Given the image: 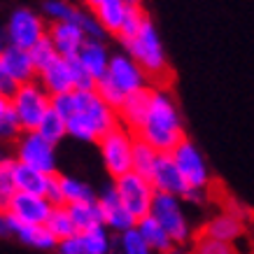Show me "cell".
I'll use <instances>...</instances> for the list:
<instances>
[{"mask_svg": "<svg viewBox=\"0 0 254 254\" xmlns=\"http://www.w3.org/2000/svg\"><path fill=\"white\" fill-rule=\"evenodd\" d=\"M135 138L154 147L159 154H173V149L187 138L180 108L166 86H152L149 110Z\"/></svg>", "mask_w": 254, "mask_h": 254, "instance_id": "cell-1", "label": "cell"}, {"mask_svg": "<svg viewBox=\"0 0 254 254\" xmlns=\"http://www.w3.org/2000/svg\"><path fill=\"white\" fill-rule=\"evenodd\" d=\"M72 115L65 119L70 138L79 142H98L105 133L119 126V115L93 91H72Z\"/></svg>", "mask_w": 254, "mask_h": 254, "instance_id": "cell-2", "label": "cell"}, {"mask_svg": "<svg viewBox=\"0 0 254 254\" xmlns=\"http://www.w3.org/2000/svg\"><path fill=\"white\" fill-rule=\"evenodd\" d=\"M124 47L128 49V56L142 68V72L147 75L149 82L166 86V79L170 77V65L166 49H163V42L159 38V31L154 28L152 19H147L138 35L128 40V42H124Z\"/></svg>", "mask_w": 254, "mask_h": 254, "instance_id": "cell-3", "label": "cell"}, {"mask_svg": "<svg viewBox=\"0 0 254 254\" xmlns=\"http://www.w3.org/2000/svg\"><path fill=\"white\" fill-rule=\"evenodd\" d=\"M133 147H135V133L124 126H117L115 131L105 133L98 140L100 159L112 180L133 170Z\"/></svg>", "mask_w": 254, "mask_h": 254, "instance_id": "cell-4", "label": "cell"}, {"mask_svg": "<svg viewBox=\"0 0 254 254\" xmlns=\"http://www.w3.org/2000/svg\"><path fill=\"white\" fill-rule=\"evenodd\" d=\"M9 103H12V108H14V115H16V119H19L21 133L38 131L42 117L52 108V98H49V93L38 84V79L19 86V89L12 93Z\"/></svg>", "mask_w": 254, "mask_h": 254, "instance_id": "cell-5", "label": "cell"}, {"mask_svg": "<svg viewBox=\"0 0 254 254\" xmlns=\"http://www.w3.org/2000/svg\"><path fill=\"white\" fill-rule=\"evenodd\" d=\"M35 79H38V70L33 65L31 52L9 45L0 52V96L12 98V93L19 86Z\"/></svg>", "mask_w": 254, "mask_h": 254, "instance_id": "cell-6", "label": "cell"}, {"mask_svg": "<svg viewBox=\"0 0 254 254\" xmlns=\"http://www.w3.org/2000/svg\"><path fill=\"white\" fill-rule=\"evenodd\" d=\"M149 215L166 229V233H168L170 240L175 243V247L187 245V243L191 240V224H189V217H187V212H185L182 198L166 196V193H156L154 205H152V212H149Z\"/></svg>", "mask_w": 254, "mask_h": 254, "instance_id": "cell-7", "label": "cell"}, {"mask_svg": "<svg viewBox=\"0 0 254 254\" xmlns=\"http://www.w3.org/2000/svg\"><path fill=\"white\" fill-rule=\"evenodd\" d=\"M115 191L119 193L122 203L128 208L135 219H142L152 212V205H154V198H156V189L152 187V182L147 177L138 175V173H126V175L117 177L115 182Z\"/></svg>", "mask_w": 254, "mask_h": 254, "instance_id": "cell-8", "label": "cell"}, {"mask_svg": "<svg viewBox=\"0 0 254 254\" xmlns=\"http://www.w3.org/2000/svg\"><path fill=\"white\" fill-rule=\"evenodd\" d=\"M47 28L49 26L38 12L19 7L9 14V21L5 26V40L9 47H19V49L31 52L40 40L47 38Z\"/></svg>", "mask_w": 254, "mask_h": 254, "instance_id": "cell-9", "label": "cell"}, {"mask_svg": "<svg viewBox=\"0 0 254 254\" xmlns=\"http://www.w3.org/2000/svg\"><path fill=\"white\" fill-rule=\"evenodd\" d=\"M14 159L21 166H28V168L56 175V166H59V161H56V147L49 145L45 138H40L35 131L19 133Z\"/></svg>", "mask_w": 254, "mask_h": 254, "instance_id": "cell-10", "label": "cell"}, {"mask_svg": "<svg viewBox=\"0 0 254 254\" xmlns=\"http://www.w3.org/2000/svg\"><path fill=\"white\" fill-rule=\"evenodd\" d=\"M103 82H108L112 89L122 93L124 98L131 96L135 91H142V89H149V79L142 72L138 63L133 61L128 54H112L108 65V72L103 75Z\"/></svg>", "mask_w": 254, "mask_h": 254, "instance_id": "cell-11", "label": "cell"}, {"mask_svg": "<svg viewBox=\"0 0 254 254\" xmlns=\"http://www.w3.org/2000/svg\"><path fill=\"white\" fill-rule=\"evenodd\" d=\"M173 161L177 163V168L180 173L185 175L187 185L191 187V189H200V191H205L210 185V168H208V161H205V156L200 152L198 147L193 145L191 140H182L180 145L173 149Z\"/></svg>", "mask_w": 254, "mask_h": 254, "instance_id": "cell-12", "label": "cell"}, {"mask_svg": "<svg viewBox=\"0 0 254 254\" xmlns=\"http://www.w3.org/2000/svg\"><path fill=\"white\" fill-rule=\"evenodd\" d=\"M54 205L45 198V196H33V193H21L16 191L14 198L9 200V205L5 208L9 217H14L23 226H45L49 215H52Z\"/></svg>", "mask_w": 254, "mask_h": 254, "instance_id": "cell-13", "label": "cell"}, {"mask_svg": "<svg viewBox=\"0 0 254 254\" xmlns=\"http://www.w3.org/2000/svg\"><path fill=\"white\" fill-rule=\"evenodd\" d=\"M149 182L156 189V193H166V196H177V198H185L191 187L187 185L185 175L180 173L177 163L173 161L170 154H159L154 163V170L149 175Z\"/></svg>", "mask_w": 254, "mask_h": 254, "instance_id": "cell-14", "label": "cell"}, {"mask_svg": "<svg viewBox=\"0 0 254 254\" xmlns=\"http://www.w3.org/2000/svg\"><path fill=\"white\" fill-rule=\"evenodd\" d=\"M98 208H100V215H103V226L108 229V231H115L117 236L124 231H128L133 229L138 219L128 212V208L122 203L119 198V193L115 191V187H108V189H103L98 193Z\"/></svg>", "mask_w": 254, "mask_h": 254, "instance_id": "cell-15", "label": "cell"}, {"mask_svg": "<svg viewBox=\"0 0 254 254\" xmlns=\"http://www.w3.org/2000/svg\"><path fill=\"white\" fill-rule=\"evenodd\" d=\"M47 38L52 40L56 54L61 56V59H72V56H77L86 42V35H84V31L79 28L77 21L52 23V26L47 28Z\"/></svg>", "mask_w": 254, "mask_h": 254, "instance_id": "cell-16", "label": "cell"}, {"mask_svg": "<svg viewBox=\"0 0 254 254\" xmlns=\"http://www.w3.org/2000/svg\"><path fill=\"white\" fill-rule=\"evenodd\" d=\"M149 100H152V86H149V89H142V91L131 93V96H126L124 103L117 108L119 126L128 128L131 133H138L142 122H145V117H147V110H149Z\"/></svg>", "mask_w": 254, "mask_h": 254, "instance_id": "cell-17", "label": "cell"}, {"mask_svg": "<svg viewBox=\"0 0 254 254\" xmlns=\"http://www.w3.org/2000/svg\"><path fill=\"white\" fill-rule=\"evenodd\" d=\"M38 84L49 93V98H56V96L75 91L68 59H61V56H59L52 65H47L45 70H40L38 72Z\"/></svg>", "mask_w": 254, "mask_h": 254, "instance_id": "cell-18", "label": "cell"}, {"mask_svg": "<svg viewBox=\"0 0 254 254\" xmlns=\"http://www.w3.org/2000/svg\"><path fill=\"white\" fill-rule=\"evenodd\" d=\"M5 219H7V224H9L12 236L21 240L23 245L35 247V250H42V252L56 250V245H59V240L47 231V226H23V224L16 222L14 217H9L7 212H5Z\"/></svg>", "mask_w": 254, "mask_h": 254, "instance_id": "cell-19", "label": "cell"}, {"mask_svg": "<svg viewBox=\"0 0 254 254\" xmlns=\"http://www.w3.org/2000/svg\"><path fill=\"white\" fill-rule=\"evenodd\" d=\"M240 233H243V222H240V217H236L233 212H219V215H215L208 224H205L203 238L233 245V240H238Z\"/></svg>", "mask_w": 254, "mask_h": 254, "instance_id": "cell-20", "label": "cell"}, {"mask_svg": "<svg viewBox=\"0 0 254 254\" xmlns=\"http://www.w3.org/2000/svg\"><path fill=\"white\" fill-rule=\"evenodd\" d=\"M135 229H138V233L147 243V247L152 250V254H173L175 252V243L170 240V236L166 233V229H163L161 224L156 222L152 215L138 219Z\"/></svg>", "mask_w": 254, "mask_h": 254, "instance_id": "cell-21", "label": "cell"}, {"mask_svg": "<svg viewBox=\"0 0 254 254\" xmlns=\"http://www.w3.org/2000/svg\"><path fill=\"white\" fill-rule=\"evenodd\" d=\"M77 59L82 61V65L91 72L93 77H96V82H98V79L108 72L112 54L108 52V47L103 45V40H86L84 47H82V52L77 54Z\"/></svg>", "mask_w": 254, "mask_h": 254, "instance_id": "cell-22", "label": "cell"}, {"mask_svg": "<svg viewBox=\"0 0 254 254\" xmlns=\"http://www.w3.org/2000/svg\"><path fill=\"white\" fill-rule=\"evenodd\" d=\"M52 180H54V175H49V173H42V170H35V168L16 163V173H14L16 191L33 193V196H47Z\"/></svg>", "mask_w": 254, "mask_h": 254, "instance_id": "cell-23", "label": "cell"}, {"mask_svg": "<svg viewBox=\"0 0 254 254\" xmlns=\"http://www.w3.org/2000/svg\"><path fill=\"white\" fill-rule=\"evenodd\" d=\"M72 217V224L77 233H86L93 231V229H100L103 226V215H100L98 200H82V203H72V205H65Z\"/></svg>", "mask_w": 254, "mask_h": 254, "instance_id": "cell-24", "label": "cell"}, {"mask_svg": "<svg viewBox=\"0 0 254 254\" xmlns=\"http://www.w3.org/2000/svg\"><path fill=\"white\" fill-rule=\"evenodd\" d=\"M126 9H128V5H126L124 0H103L98 7L93 9V16L98 19V23L103 26V31L110 33V35H117L124 23Z\"/></svg>", "mask_w": 254, "mask_h": 254, "instance_id": "cell-25", "label": "cell"}, {"mask_svg": "<svg viewBox=\"0 0 254 254\" xmlns=\"http://www.w3.org/2000/svg\"><path fill=\"white\" fill-rule=\"evenodd\" d=\"M59 187H61V198L63 205H72V203H82V200H96V191L91 187L77 180L72 175H59Z\"/></svg>", "mask_w": 254, "mask_h": 254, "instance_id": "cell-26", "label": "cell"}, {"mask_svg": "<svg viewBox=\"0 0 254 254\" xmlns=\"http://www.w3.org/2000/svg\"><path fill=\"white\" fill-rule=\"evenodd\" d=\"M35 133H38L40 138H45L49 145L56 147L63 138H68V126H65V119L59 112H54V110L49 108V112L42 117V122H40Z\"/></svg>", "mask_w": 254, "mask_h": 254, "instance_id": "cell-27", "label": "cell"}, {"mask_svg": "<svg viewBox=\"0 0 254 254\" xmlns=\"http://www.w3.org/2000/svg\"><path fill=\"white\" fill-rule=\"evenodd\" d=\"M16 159L14 156H2L0 159V208L5 210L9 205V200L14 198L16 193Z\"/></svg>", "mask_w": 254, "mask_h": 254, "instance_id": "cell-28", "label": "cell"}, {"mask_svg": "<svg viewBox=\"0 0 254 254\" xmlns=\"http://www.w3.org/2000/svg\"><path fill=\"white\" fill-rule=\"evenodd\" d=\"M45 226H47V231L52 233L59 243L65 240V238L77 236V229H75V224H72V217H70L68 208H54Z\"/></svg>", "mask_w": 254, "mask_h": 254, "instance_id": "cell-29", "label": "cell"}, {"mask_svg": "<svg viewBox=\"0 0 254 254\" xmlns=\"http://www.w3.org/2000/svg\"><path fill=\"white\" fill-rule=\"evenodd\" d=\"M156 159H159V152H156L154 147H149L147 142L135 138V147H133V173H138V175L149 180Z\"/></svg>", "mask_w": 254, "mask_h": 254, "instance_id": "cell-30", "label": "cell"}, {"mask_svg": "<svg viewBox=\"0 0 254 254\" xmlns=\"http://www.w3.org/2000/svg\"><path fill=\"white\" fill-rule=\"evenodd\" d=\"M147 19H149V16H147V12L142 9V5H133V7L126 9V16H124L122 28H119V33H117V38L122 40V45L138 35L140 28L145 26Z\"/></svg>", "mask_w": 254, "mask_h": 254, "instance_id": "cell-31", "label": "cell"}, {"mask_svg": "<svg viewBox=\"0 0 254 254\" xmlns=\"http://www.w3.org/2000/svg\"><path fill=\"white\" fill-rule=\"evenodd\" d=\"M19 119L14 115V108L9 98L0 96V140H16L19 138Z\"/></svg>", "mask_w": 254, "mask_h": 254, "instance_id": "cell-32", "label": "cell"}, {"mask_svg": "<svg viewBox=\"0 0 254 254\" xmlns=\"http://www.w3.org/2000/svg\"><path fill=\"white\" fill-rule=\"evenodd\" d=\"M82 243H84V252L86 254H110L112 250V240H110V231L105 226L93 229V231L79 233Z\"/></svg>", "mask_w": 254, "mask_h": 254, "instance_id": "cell-33", "label": "cell"}, {"mask_svg": "<svg viewBox=\"0 0 254 254\" xmlns=\"http://www.w3.org/2000/svg\"><path fill=\"white\" fill-rule=\"evenodd\" d=\"M42 12L52 23L59 21H75L79 14V9L75 5H70L68 0H45L42 5Z\"/></svg>", "mask_w": 254, "mask_h": 254, "instance_id": "cell-34", "label": "cell"}, {"mask_svg": "<svg viewBox=\"0 0 254 254\" xmlns=\"http://www.w3.org/2000/svg\"><path fill=\"white\" fill-rule=\"evenodd\" d=\"M117 252L119 254H152V250L147 247V243L142 240L138 229L133 226L128 231L119 233V238H117Z\"/></svg>", "mask_w": 254, "mask_h": 254, "instance_id": "cell-35", "label": "cell"}, {"mask_svg": "<svg viewBox=\"0 0 254 254\" xmlns=\"http://www.w3.org/2000/svg\"><path fill=\"white\" fill-rule=\"evenodd\" d=\"M68 65H70V75H72L75 91H93V89H96V77L82 65V61H79L77 56L68 59Z\"/></svg>", "mask_w": 254, "mask_h": 254, "instance_id": "cell-36", "label": "cell"}, {"mask_svg": "<svg viewBox=\"0 0 254 254\" xmlns=\"http://www.w3.org/2000/svg\"><path fill=\"white\" fill-rule=\"evenodd\" d=\"M31 59H33V65H35V70H45L47 65H52V63L59 59V54H56L54 45H52V40L49 38H42L38 42V45L31 49Z\"/></svg>", "mask_w": 254, "mask_h": 254, "instance_id": "cell-37", "label": "cell"}, {"mask_svg": "<svg viewBox=\"0 0 254 254\" xmlns=\"http://www.w3.org/2000/svg\"><path fill=\"white\" fill-rule=\"evenodd\" d=\"M75 21L79 23V28L84 31L86 40H103V35H105V31H103V26L98 23V19L93 14H89V12H82L79 9V14Z\"/></svg>", "mask_w": 254, "mask_h": 254, "instance_id": "cell-38", "label": "cell"}, {"mask_svg": "<svg viewBox=\"0 0 254 254\" xmlns=\"http://www.w3.org/2000/svg\"><path fill=\"white\" fill-rule=\"evenodd\" d=\"M191 254H236L233 245H226V243H217V240L210 238H200L196 243Z\"/></svg>", "mask_w": 254, "mask_h": 254, "instance_id": "cell-39", "label": "cell"}, {"mask_svg": "<svg viewBox=\"0 0 254 254\" xmlns=\"http://www.w3.org/2000/svg\"><path fill=\"white\" fill-rule=\"evenodd\" d=\"M56 252L59 254H86L84 252V243H82V236H72V238H65L56 245Z\"/></svg>", "mask_w": 254, "mask_h": 254, "instance_id": "cell-40", "label": "cell"}, {"mask_svg": "<svg viewBox=\"0 0 254 254\" xmlns=\"http://www.w3.org/2000/svg\"><path fill=\"white\" fill-rule=\"evenodd\" d=\"M54 208H65L63 205V198H61V187H59V173L54 175V180H52V185H49V191H47V196H45Z\"/></svg>", "mask_w": 254, "mask_h": 254, "instance_id": "cell-41", "label": "cell"}, {"mask_svg": "<svg viewBox=\"0 0 254 254\" xmlns=\"http://www.w3.org/2000/svg\"><path fill=\"white\" fill-rule=\"evenodd\" d=\"M5 47H7V40H5V31L0 28V52H2Z\"/></svg>", "mask_w": 254, "mask_h": 254, "instance_id": "cell-42", "label": "cell"}, {"mask_svg": "<svg viewBox=\"0 0 254 254\" xmlns=\"http://www.w3.org/2000/svg\"><path fill=\"white\" fill-rule=\"evenodd\" d=\"M84 2H86V5H89L91 9H96V7L100 5V2H103V0H84Z\"/></svg>", "mask_w": 254, "mask_h": 254, "instance_id": "cell-43", "label": "cell"}, {"mask_svg": "<svg viewBox=\"0 0 254 254\" xmlns=\"http://www.w3.org/2000/svg\"><path fill=\"white\" fill-rule=\"evenodd\" d=\"M124 2H126L128 7H133V5H140V0H124Z\"/></svg>", "mask_w": 254, "mask_h": 254, "instance_id": "cell-44", "label": "cell"}, {"mask_svg": "<svg viewBox=\"0 0 254 254\" xmlns=\"http://www.w3.org/2000/svg\"><path fill=\"white\" fill-rule=\"evenodd\" d=\"M2 212H5V210H2V208H0V217H2Z\"/></svg>", "mask_w": 254, "mask_h": 254, "instance_id": "cell-45", "label": "cell"}, {"mask_svg": "<svg viewBox=\"0 0 254 254\" xmlns=\"http://www.w3.org/2000/svg\"><path fill=\"white\" fill-rule=\"evenodd\" d=\"M173 254H175V252H173Z\"/></svg>", "mask_w": 254, "mask_h": 254, "instance_id": "cell-46", "label": "cell"}]
</instances>
